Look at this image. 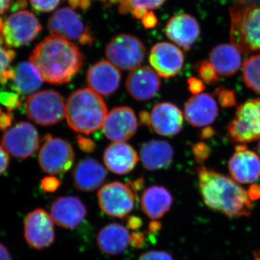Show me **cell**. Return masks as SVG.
<instances>
[{
	"label": "cell",
	"instance_id": "obj_27",
	"mask_svg": "<svg viewBox=\"0 0 260 260\" xmlns=\"http://www.w3.org/2000/svg\"><path fill=\"white\" fill-rule=\"evenodd\" d=\"M142 210L152 220H158L170 210L173 196L167 188L153 185L147 188L140 200Z\"/></svg>",
	"mask_w": 260,
	"mask_h": 260
},
{
	"label": "cell",
	"instance_id": "obj_23",
	"mask_svg": "<svg viewBox=\"0 0 260 260\" xmlns=\"http://www.w3.org/2000/svg\"><path fill=\"white\" fill-rule=\"evenodd\" d=\"M107 176L104 167L92 158L80 160L72 174L75 187L84 192L96 190L105 181Z\"/></svg>",
	"mask_w": 260,
	"mask_h": 260
},
{
	"label": "cell",
	"instance_id": "obj_8",
	"mask_svg": "<svg viewBox=\"0 0 260 260\" xmlns=\"http://www.w3.org/2000/svg\"><path fill=\"white\" fill-rule=\"evenodd\" d=\"M74 160V150L66 140L49 134L44 137L39 153V164L43 172L60 175L69 171Z\"/></svg>",
	"mask_w": 260,
	"mask_h": 260
},
{
	"label": "cell",
	"instance_id": "obj_50",
	"mask_svg": "<svg viewBox=\"0 0 260 260\" xmlns=\"http://www.w3.org/2000/svg\"><path fill=\"white\" fill-rule=\"evenodd\" d=\"M0 260H12L11 255L8 248L0 243Z\"/></svg>",
	"mask_w": 260,
	"mask_h": 260
},
{
	"label": "cell",
	"instance_id": "obj_10",
	"mask_svg": "<svg viewBox=\"0 0 260 260\" xmlns=\"http://www.w3.org/2000/svg\"><path fill=\"white\" fill-rule=\"evenodd\" d=\"M48 29L54 35L75 41L83 45L91 46L94 42L90 28L83 23L79 15L70 8L56 10L48 21Z\"/></svg>",
	"mask_w": 260,
	"mask_h": 260
},
{
	"label": "cell",
	"instance_id": "obj_1",
	"mask_svg": "<svg viewBox=\"0 0 260 260\" xmlns=\"http://www.w3.org/2000/svg\"><path fill=\"white\" fill-rule=\"evenodd\" d=\"M84 56L68 39L51 34L34 49L30 56L44 81L53 85L69 83L83 68Z\"/></svg>",
	"mask_w": 260,
	"mask_h": 260
},
{
	"label": "cell",
	"instance_id": "obj_36",
	"mask_svg": "<svg viewBox=\"0 0 260 260\" xmlns=\"http://www.w3.org/2000/svg\"><path fill=\"white\" fill-rule=\"evenodd\" d=\"M0 103L6 107L9 112L18 109L22 105L19 94L10 92H0Z\"/></svg>",
	"mask_w": 260,
	"mask_h": 260
},
{
	"label": "cell",
	"instance_id": "obj_44",
	"mask_svg": "<svg viewBox=\"0 0 260 260\" xmlns=\"http://www.w3.org/2000/svg\"><path fill=\"white\" fill-rule=\"evenodd\" d=\"M141 20L145 28H154L158 23L156 16L152 12H149L148 14L145 15L144 18L142 19Z\"/></svg>",
	"mask_w": 260,
	"mask_h": 260
},
{
	"label": "cell",
	"instance_id": "obj_6",
	"mask_svg": "<svg viewBox=\"0 0 260 260\" xmlns=\"http://www.w3.org/2000/svg\"><path fill=\"white\" fill-rule=\"evenodd\" d=\"M105 54L109 61L118 69L133 71L144 61L146 49L138 37L120 34L107 44Z\"/></svg>",
	"mask_w": 260,
	"mask_h": 260
},
{
	"label": "cell",
	"instance_id": "obj_42",
	"mask_svg": "<svg viewBox=\"0 0 260 260\" xmlns=\"http://www.w3.org/2000/svg\"><path fill=\"white\" fill-rule=\"evenodd\" d=\"M9 155L3 146L0 145V175L4 174L9 165Z\"/></svg>",
	"mask_w": 260,
	"mask_h": 260
},
{
	"label": "cell",
	"instance_id": "obj_2",
	"mask_svg": "<svg viewBox=\"0 0 260 260\" xmlns=\"http://www.w3.org/2000/svg\"><path fill=\"white\" fill-rule=\"evenodd\" d=\"M197 172L202 198L208 208L230 218L251 215V198L237 181L203 165Z\"/></svg>",
	"mask_w": 260,
	"mask_h": 260
},
{
	"label": "cell",
	"instance_id": "obj_56",
	"mask_svg": "<svg viewBox=\"0 0 260 260\" xmlns=\"http://www.w3.org/2000/svg\"></svg>",
	"mask_w": 260,
	"mask_h": 260
},
{
	"label": "cell",
	"instance_id": "obj_3",
	"mask_svg": "<svg viewBox=\"0 0 260 260\" xmlns=\"http://www.w3.org/2000/svg\"><path fill=\"white\" fill-rule=\"evenodd\" d=\"M107 115V104L91 89H78L67 101V122L77 133L89 135L97 131L104 126Z\"/></svg>",
	"mask_w": 260,
	"mask_h": 260
},
{
	"label": "cell",
	"instance_id": "obj_24",
	"mask_svg": "<svg viewBox=\"0 0 260 260\" xmlns=\"http://www.w3.org/2000/svg\"><path fill=\"white\" fill-rule=\"evenodd\" d=\"M136 150L125 142L113 143L104 153V161L110 172L124 175L135 169L139 160Z\"/></svg>",
	"mask_w": 260,
	"mask_h": 260
},
{
	"label": "cell",
	"instance_id": "obj_54",
	"mask_svg": "<svg viewBox=\"0 0 260 260\" xmlns=\"http://www.w3.org/2000/svg\"><path fill=\"white\" fill-rule=\"evenodd\" d=\"M253 1L255 2L258 5H260V0H253Z\"/></svg>",
	"mask_w": 260,
	"mask_h": 260
},
{
	"label": "cell",
	"instance_id": "obj_53",
	"mask_svg": "<svg viewBox=\"0 0 260 260\" xmlns=\"http://www.w3.org/2000/svg\"><path fill=\"white\" fill-rule=\"evenodd\" d=\"M257 151H258V153H259V155H260V140H259V143H258V145H257Z\"/></svg>",
	"mask_w": 260,
	"mask_h": 260
},
{
	"label": "cell",
	"instance_id": "obj_47",
	"mask_svg": "<svg viewBox=\"0 0 260 260\" xmlns=\"http://www.w3.org/2000/svg\"><path fill=\"white\" fill-rule=\"evenodd\" d=\"M215 133H216V132L211 126H205L204 129L202 130L200 138L203 140L210 139V138H213Z\"/></svg>",
	"mask_w": 260,
	"mask_h": 260
},
{
	"label": "cell",
	"instance_id": "obj_25",
	"mask_svg": "<svg viewBox=\"0 0 260 260\" xmlns=\"http://www.w3.org/2000/svg\"><path fill=\"white\" fill-rule=\"evenodd\" d=\"M131 240L132 234L125 226L112 223L101 229L97 236V245L104 254L116 255L127 249Z\"/></svg>",
	"mask_w": 260,
	"mask_h": 260
},
{
	"label": "cell",
	"instance_id": "obj_45",
	"mask_svg": "<svg viewBox=\"0 0 260 260\" xmlns=\"http://www.w3.org/2000/svg\"><path fill=\"white\" fill-rule=\"evenodd\" d=\"M68 3L72 8H80L87 10L90 7V0H68Z\"/></svg>",
	"mask_w": 260,
	"mask_h": 260
},
{
	"label": "cell",
	"instance_id": "obj_11",
	"mask_svg": "<svg viewBox=\"0 0 260 260\" xmlns=\"http://www.w3.org/2000/svg\"><path fill=\"white\" fill-rule=\"evenodd\" d=\"M227 134L229 139L239 144L260 140V119L254 100H247L237 108Z\"/></svg>",
	"mask_w": 260,
	"mask_h": 260
},
{
	"label": "cell",
	"instance_id": "obj_14",
	"mask_svg": "<svg viewBox=\"0 0 260 260\" xmlns=\"http://www.w3.org/2000/svg\"><path fill=\"white\" fill-rule=\"evenodd\" d=\"M149 62L162 78L175 77L182 70L184 56L180 49L168 42L155 44L150 50Z\"/></svg>",
	"mask_w": 260,
	"mask_h": 260
},
{
	"label": "cell",
	"instance_id": "obj_32",
	"mask_svg": "<svg viewBox=\"0 0 260 260\" xmlns=\"http://www.w3.org/2000/svg\"><path fill=\"white\" fill-rule=\"evenodd\" d=\"M200 79L205 83L215 85L219 83L220 78L216 70L210 61L207 60L200 61L195 66Z\"/></svg>",
	"mask_w": 260,
	"mask_h": 260
},
{
	"label": "cell",
	"instance_id": "obj_19",
	"mask_svg": "<svg viewBox=\"0 0 260 260\" xmlns=\"http://www.w3.org/2000/svg\"><path fill=\"white\" fill-rule=\"evenodd\" d=\"M87 85L94 92L109 96L119 88L121 73L112 63L100 61L89 68L86 74Z\"/></svg>",
	"mask_w": 260,
	"mask_h": 260
},
{
	"label": "cell",
	"instance_id": "obj_39",
	"mask_svg": "<svg viewBox=\"0 0 260 260\" xmlns=\"http://www.w3.org/2000/svg\"><path fill=\"white\" fill-rule=\"evenodd\" d=\"M43 191L45 192H54L61 186V181L55 177H44L41 182Z\"/></svg>",
	"mask_w": 260,
	"mask_h": 260
},
{
	"label": "cell",
	"instance_id": "obj_40",
	"mask_svg": "<svg viewBox=\"0 0 260 260\" xmlns=\"http://www.w3.org/2000/svg\"><path fill=\"white\" fill-rule=\"evenodd\" d=\"M77 143L80 150L87 153H93L96 147L93 140L82 135H78L77 137Z\"/></svg>",
	"mask_w": 260,
	"mask_h": 260
},
{
	"label": "cell",
	"instance_id": "obj_28",
	"mask_svg": "<svg viewBox=\"0 0 260 260\" xmlns=\"http://www.w3.org/2000/svg\"><path fill=\"white\" fill-rule=\"evenodd\" d=\"M209 61L219 75L228 78L239 71L242 56L240 51L232 44H219L210 51Z\"/></svg>",
	"mask_w": 260,
	"mask_h": 260
},
{
	"label": "cell",
	"instance_id": "obj_41",
	"mask_svg": "<svg viewBox=\"0 0 260 260\" xmlns=\"http://www.w3.org/2000/svg\"><path fill=\"white\" fill-rule=\"evenodd\" d=\"M188 90L193 95H198L203 93L205 89L204 82L198 78H190L187 80Z\"/></svg>",
	"mask_w": 260,
	"mask_h": 260
},
{
	"label": "cell",
	"instance_id": "obj_26",
	"mask_svg": "<svg viewBox=\"0 0 260 260\" xmlns=\"http://www.w3.org/2000/svg\"><path fill=\"white\" fill-rule=\"evenodd\" d=\"M174 155L172 145L164 140H150L142 145L140 150L142 164L148 171H158L169 167Z\"/></svg>",
	"mask_w": 260,
	"mask_h": 260
},
{
	"label": "cell",
	"instance_id": "obj_29",
	"mask_svg": "<svg viewBox=\"0 0 260 260\" xmlns=\"http://www.w3.org/2000/svg\"><path fill=\"white\" fill-rule=\"evenodd\" d=\"M14 78L11 88L19 95L34 94L42 85V75L39 70L30 61H23L14 69Z\"/></svg>",
	"mask_w": 260,
	"mask_h": 260
},
{
	"label": "cell",
	"instance_id": "obj_12",
	"mask_svg": "<svg viewBox=\"0 0 260 260\" xmlns=\"http://www.w3.org/2000/svg\"><path fill=\"white\" fill-rule=\"evenodd\" d=\"M39 138L35 126L20 121L7 130L2 139V146L15 158L25 159L34 155L39 146Z\"/></svg>",
	"mask_w": 260,
	"mask_h": 260
},
{
	"label": "cell",
	"instance_id": "obj_31",
	"mask_svg": "<svg viewBox=\"0 0 260 260\" xmlns=\"http://www.w3.org/2000/svg\"><path fill=\"white\" fill-rule=\"evenodd\" d=\"M242 78L247 88L260 94V53L249 56L244 61Z\"/></svg>",
	"mask_w": 260,
	"mask_h": 260
},
{
	"label": "cell",
	"instance_id": "obj_49",
	"mask_svg": "<svg viewBox=\"0 0 260 260\" xmlns=\"http://www.w3.org/2000/svg\"><path fill=\"white\" fill-rule=\"evenodd\" d=\"M14 0H0V15L8 12L13 5Z\"/></svg>",
	"mask_w": 260,
	"mask_h": 260
},
{
	"label": "cell",
	"instance_id": "obj_18",
	"mask_svg": "<svg viewBox=\"0 0 260 260\" xmlns=\"http://www.w3.org/2000/svg\"><path fill=\"white\" fill-rule=\"evenodd\" d=\"M161 82L156 72L148 67H140L131 71L126 80L128 93L138 102H146L156 95Z\"/></svg>",
	"mask_w": 260,
	"mask_h": 260
},
{
	"label": "cell",
	"instance_id": "obj_16",
	"mask_svg": "<svg viewBox=\"0 0 260 260\" xmlns=\"http://www.w3.org/2000/svg\"><path fill=\"white\" fill-rule=\"evenodd\" d=\"M229 170L232 179L240 184H252L260 178L259 155L244 144L238 145L229 159Z\"/></svg>",
	"mask_w": 260,
	"mask_h": 260
},
{
	"label": "cell",
	"instance_id": "obj_43",
	"mask_svg": "<svg viewBox=\"0 0 260 260\" xmlns=\"http://www.w3.org/2000/svg\"><path fill=\"white\" fill-rule=\"evenodd\" d=\"M13 120L14 117L11 113H2L0 114V130L8 129L13 124Z\"/></svg>",
	"mask_w": 260,
	"mask_h": 260
},
{
	"label": "cell",
	"instance_id": "obj_46",
	"mask_svg": "<svg viewBox=\"0 0 260 260\" xmlns=\"http://www.w3.org/2000/svg\"><path fill=\"white\" fill-rule=\"evenodd\" d=\"M143 242H144V235L141 233L135 232L132 234L131 244H133V246L138 247L141 246Z\"/></svg>",
	"mask_w": 260,
	"mask_h": 260
},
{
	"label": "cell",
	"instance_id": "obj_48",
	"mask_svg": "<svg viewBox=\"0 0 260 260\" xmlns=\"http://www.w3.org/2000/svg\"><path fill=\"white\" fill-rule=\"evenodd\" d=\"M127 224L128 226L135 230V229H138V228L141 226L142 220L138 217L131 216L128 218Z\"/></svg>",
	"mask_w": 260,
	"mask_h": 260
},
{
	"label": "cell",
	"instance_id": "obj_22",
	"mask_svg": "<svg viewBox=\"0 0 260 260\" xmlns=\"http://www.w3.org/2000/svg\"><path fill=\"white\" fill-rule=\"evenodd\" d=\"M166 34L184 51H189L200 37V24L190 15L183 13L175 15L168 21Z\"/></svg>",
	"mask_w": 260,
	"mask_h": 260
},
{
	"label": "cell",
	"instance_id": "obj_13",
	"mask_svg": "<svg viewBox=\"0 0 260 260\" xmlns=\"http://www.w3.org/2000/svg\"><path fill=\"white\" fill-rule=\"evenodd\" d=\"M24 237L29 246L38 250L51 246L55 239L51 215L42 208L28 213L24 220Z\"/></svg>",
	"mask_w": 260,
	"mask_h": 260
},
{
	"label": "cell",
	"instance_id": "obj_37",
	"mask_svg": "<svg viewBox=\"0 0 260 260\" xmlns=\"http://www.w3.org/2000/svg\"><path fill=\"white\" fill-rule=\"evenodd\" d=\"M32 8L41 13H49L57 8L62 0H29Z\"/></svg>",
	"mask_w": 260,
	"mask_h": 260
},
{
	"label": "cell",
	"instance_id": "obj_17",
	"mask_svg": "<svg viewBox=\"0 0 260 260\" xmlns=\"http://www.w3.org/2000/svg\"><path fill=\"white\" fill-rule=\"evenodd\" d=\"M86 215V207L78 197H59L51 203V216L53 221L64 229H73L79 226Z\"/></svg>",
	"mask_w": 260,
	"mask_h": 260
},
{
	"label": "cell",
	"instance_id": "obj_30",
	"mask_svg": "<svg viewBox=\"0 0 260 260\" xmlns=\"http://www.w3.org/2000/svg\"><path fill=\"white\" fill-rule=\"evenodd\" d=\"M167 0H114L119 3L121 14L131 13L135 18L142 20L149 10L158 9Z\"/></svg>",
	"mask_w": 260,
	"mask_h": 260
},
{
	"label": "cell",
	"instance_id": "obj_55",
	"mask_svg": "<svg viewBox=\"0 0 260 260\" xmlns=\"http://www.w3.org/2000/svg\"><path fill=\"white\" fill-rule=\"evenodd\" d=\"M2 114V112H1V109H0V114Z\"/></svg>",
	"mask_w": 260,
	"mask_h": 260
},
{
	"label": "cell",
	"instance_id": "obj_38",
	"mask_svg": "<svg viewBox=\"0 0 260 260\" xmlns=\"http://www.w3.org/2000/svg\"><path fill=\"white\" fill-rule=\"evenodd\" d=\"M138 260H174L172 255L164 251H149L138 258Z\"/></svg>",
	"mask_w": 260,
	"mask_h": 260
},
{
	"label": "cell",
	"instance_id": "obj_7",
	"mask_svg": "<svg viewBox=\"0 0 260 260\" xmlns=\"http://www.w3.org/2000/svg\"><path fill=\"white\" fill-rule=\"evenodd\" d=\"M39 19L28 10H18L3 22L2 38L8 47L18 48L32 42L42 30Z\"/></svg>",
	"mask_w": 260,
	"mask_h": 260
},
{
	"label": "cell",
	"instance_id": "obj_4",
	"mask_svg": "<svg viewBox=\"0 0 260 260\" xmlns=\"http://www.w3.org/2000/svg\"><path fill=\"white\" fill-rule=\"evenodd\" d=\"M230 39L244 54L260 50V5L239 0L230 9Z\"/></svg>",
	"mask_w": 260,
	"mask_h": 260
},
{
	"label": "cell",
	"instance_id": "obj_52",
	"mask_svg": "<svg viewBox=\"0 0 260 260\" xmlns=\"http://www.w3.org/2000/svg\"><path fill=\"white\" fill-rule=\"evenodd\" d=\"M254 104H255L256 108H257L258 113H259L260 119V98L259 99H254Z\"/></svg>",
	"mask_w": 260,
	"mask_h": 260
},
{
	"label": "cell",
	"instance_id": "obj_35",
	"mask_svg": "<svg viewBox=\"0 0 260 260\" xmlns=\"http://www.w3.org/2000/svg\"><path fill=\"white\" fill-rule=\"evenodd\" d=\"M191 153L198 164L203 165L211 153V148L204 142H198L191 146Z\"/></svg>",
	"mask_w": 260,
	"mask_h": 260
},
{
	"label": "cell",
	"instance_id": "obj_51",
	"mask_svg": "<svg viewBox=\"0 0 260 260\" xmlns=\"http://www.w3.org/2000/svg\"><path fill=\"white\" fill-rule=\"evenodd\" d=\"M140 122L142 124L146 126H150V114L147 112H140Z\"/></svg>",
	"mask_w": 260,
	"mask_h": 260
},
{
	"label": "cell",
	"instance_id": "obj_5",
	"mask_svg": "<svg viewBox=\"0 0 260 260\" xmlns=\"http://www.w3.org/2000/svg\"><path fill=\"white\" fill-rule=\"evenodd\" d=\"M30 120L42 126H51L65 117L66 104L59 92L44 90L30 95L25 104Z\"/></svg>",
	"mask_w": 260,
	"mask_h": 260
},
{
	"label": "cell",
	"instance_id": "obj_20",
	"mask_svg": "<svg viewBox=\"0 0 260 260\" xmlns=\"http://www.w3.org/2000/svg\"><path fill=\"white\" fill-rule=\"evenodd\" d=\"M183 124L182 112L172 103H159L150 113V126L157 134L161 136L173 137L179 134Z\"/></svg>",
	"mask_w": 260,
	"mask_h": 260
},
{
	"label": "cell",
	"instance_id": "obj_33",
	"mask_svg": "<svg viewBox=\"0 0 260 260\" xmlns=\"http://www.w3.org/2000/svg\"><path fill=\"white\" fill-rule=\"evenodd\" d=\"M215 96L223 108L234 107L237 104V96L234 90L220 87L215 91Z\"/></svg>",
	"mask_w": 260,
	"mask_h": 260
},
{
	"label": "cell",
	"instance_id": "obj_9",
	"mask_svg": "<svg viewBox=\"0 0 260 260\" xmlns=\"http://www.w3.org/2000/svg\"><path fill=\"white\" fill-rule=\"evenodd\" d=\"M101 210L109 216L122 218L135 207V193L129 184L113 181L105 184L97 194Z\"/></svg>",
	"mask_w": 260,
	"mask_h": 260
},
{
	"label": "cell",
	"instance_id": "obj_21",
	"mask_svg": "<svg viewBox=\"0 0 260 260\" xmlns=\"http://www.w3.org/2000/svg\"><path fill=\"white\" fill-rule=\"evenodd\" d=\"M186 121L194 127L209 126L218 115L216 101L209 93H202L193 95L184 105Z\"/></svg>",
	"mask_w": 260,
	"mask_h": 260
},
{
	"label": "cell",
	"instance_id": "obj_34",
	"mask_svg": "<svg viewBox=\"0 0 260 260\" xmlns=\"http://www.w3.org/2000/svg\"><path fill=\"white\" fill-rule=\"evenodd\" d=\"M3 39L0 38V80L15 56V51L3 47Z\"/></svg>",
	"mask_w": 260,
	"mask_h": 260
},
{
	"label": "cell",
	"instance_id": "obj_15",
	"mask_svg": "<svg viewBox=\"0 0 260 260\" xmlns=\"http://www.w3.org/2000/svg\"><path fill=\"white\" fill-rule=\"evenodd\" d=\"M138 126L134 111L128 107H119L108 114L103 130L108 139L114 143H121L133 138Z\"/></svg>",
	"mask_w": 260,
	"mask_h": 260
}]
</instances>
